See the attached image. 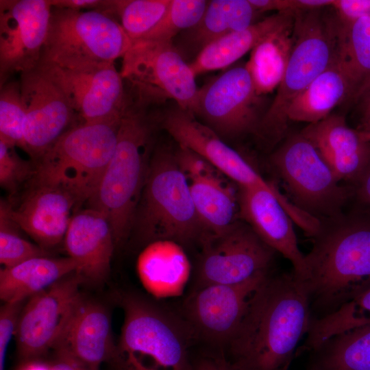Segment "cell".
Listing matches in <instances>:
<instances>
[{
  "mask_svg": "<svg viewBox=\"0 0 370 370\" xmlns=\"http://www.w3.org/2000/svg\"><path fill=\"white\" fill-rule=\"evenodd\" d=\"M174 153L180 169L188 182L225 176L206 159L188 148L179 146Z\"/></svg>",
  "mask_w": 370,
  "mask_h": 370,
  "instance_id": "obj_39",
  "label": "cell"
},
{
  "mask_svg": "<svg viewBox=\"0 0 370 370\" xmlns=\"http://www.w3.org/2000/svg\"><path fill=\"white\" fill-rule=\"evenodd\" d=\"M370 323V288L336 310L312 319L304 349L318 350L331 338Z\"/></svg>",
  "mask_w": 370,
  "mask_h": 370,
  "instance_id": "obj_33",
  "label": "cell"
},
{
  "mask_svg": "<svg viewBox=\"0 0 370 370\" xmlns=\"http://www.w3.org/2000/svg\"><path fill=\"white\" fill-rule=\"evenodd\" d=\"M120 73L138 103L147 106L168 98L193 114L199 92L196 76L173 42H132Z\"/></svg>",
  "mask_w": 370,
  "mask_h": 370,
  "instance_id": "obj_9",
  "label": "cell"
},
{
  "mask_svg": "<svg viewBox=\"0 0 370 370\" xmlns=\"http://www.w3.org/2000/svg\"><path fill=\"white\" fill-rule=\"evenodd\" d=\"M294 18L271 32L251 51L245 66L257 93L278 88L284 75L294 44Z\"/></svg>",
  "mask_w": 370,
  "mask_h": 370,
  "instance_id": "obj_30",
  "label": "cell"
},
{
  "mask_svg": "<svg viewBox=\"0 0 370 370\" xmlns=\"http://www.w3.org/2000/svg\"><path fill=\"white\" fill-rule=\"evenodd\" d=\"M342 23L370 16V0H334L332 6Z\"/></svg>",
  "mask_w": 370,
  "mask_h": 370,
  "instance_id": "obj_42",
  "label": "cell"
},
{
  "mask_svg": "<svg viewBox=\"0 0 370 370\" xmlns=\"http://www.w3.org/2000/svg\"><path fill=\"white\" fill-rule=\"evenodd\" d=\"M258 13L249 0L208 1L198 23L179 34L173 45L184 58H195L214 40L254 24Z\"/></svg>",
  "mask_w": 370,
  "mask_h": 370,
  "instance_id": "obj_25",
  "label": "cell"
},
{
  "mask_svg": "<svg viewBox=\"0 0 370 370\" xmlns=\"http://www.w3.org/2000/svg\"><path fill=\"white\" fill-rule=\"evenodd\" d=\"M115 345L108 310L101 304L82 297L53 350L100 370L103 363L111 361Z\"/></svg>",
  "mask_w": 370,
  "mask_h": 370,
  "instance_id": "obj_21",
  "label": "cell"
},
{
  "mask_svg": "<svg viewBox=\"0 0 370 370\" xmlns=\"http://www.w3.org/2000/svg\"><path fill=\"white\" fill-rule=\"evenodd\" d=\"M76 199L67 191L49 186L32 185L20 204H8V212L17 226L47 250L64 241Z\"/></svg>",
  "mask_w": 370,
  "mask_h": 370,
  "instance_id": "obj_20",
  "label": "cell"
},
{
  "mask_svg": "<svg viewBox=\"0 0 370 370\" xmlns=\"http://www.w3.org/2000/svg\"><path fill=\"white\" fill-rule=\"evenodd\" d=\"M359 110L362 122L370 120V86L358 99Z\"/></svg>",
  "mask_w": 370,
  "mask_h": 370,
  "instance_id": "obj_48",
  "label": "cell"
},
{
  "mask_svg": "<svg viewBox=\"0 0 370 370\" xmlns=\"http://www.w3.org/2000/svg\"><path fill=\"white\" fill-rule=\"evenodd\" d=\"M338 58L349 81L350 100L358 101L370 86V16L341 22Z\"/></svg>",
  "mask_w": 370,
  "mask_h": 370,
  "instance_id": "obj_31",
  "label": "cell"
},
{
  "mask_svg": "<svg viewBox=\"0 0 370 370\" xmlns=\"http://www.w3.org/2000/svg\"><path fill=\"white\" fill-rule=\"evenodd\" d=\"M20 229L12 220L8 203L1 201L0 206V263L3 267H11L29 259L49 256L47 250L23 238Z\"/></svg>",
  "mask_w": 370,
  "mask_h": 370,
  "instance_id": "obj_36",
  "label": "cell"
},
{
  "mask_svg": "<svg viewBox=\"0 0 370 370\" xmlns=\"http://www.w3.org/2000/svg\"><path fill=\"white\" fill-rule=\"evenodd\" d=\"M19 82L25 112L24 151L36 162L74 126L77 115L61 87L40 64L21 73Z\"/></svg>",
  "mask_w": 370,
  "mask_h": 370,
  "instance_id": "obj_15",
  "label": "cell"
},
{
  "mask_svg": "<svg viewBox=\"0 0 370 370\" xmlns=\"http://www.w3.org/2000/svg\"><path fill=\"white\" fill-rule=\"evenodd\" d=\"M314 353L310 370H370V323L331 338Z\"/></svg>",
  "mask_w": 370,
  "mask_h": 370,
  "instance_id": "obj_32",
  "label": "cell"
},
{
  "mask_svg": "<svg viewBox=\"0 0 370 370\" xmlns=\"http://www.w3.org/2000/svg\"><path fill=\"white\" fill-rule=\"evenodd\" d=\"M25 112L19 79L0 86V139L24 150Z\"/></svg>",
  "mask_w": 370,
  "mask_h": 370,
  "instance_id": "obj_37",
  "label": "cell"
},
{
  "mask_svg": "<svg viewBox=\"0 0 370 370\" xmlns=\"http://www.w3.org/2000/svg\"><path fill=\"white\" fill-rule=\"evenodd\" d=\"M121 117L81 123L69 129L34 163L32 185L62 188L76 199L78 206L87 202L113 156Z\"/></svg>",
  "mask_w": 370,
  "mask_h": 370,
  "instance_id": "obj_6",
  "label": "cell"
},
{
  "mask_svg": "<svg viewBox=\"0 0 370 370\" xmlns=\"http://www.w3.org/2000/svg\"><path fill=\"white\" fill-rule=\"evenodd\" d=\"M136 269L144 288L156 297H165L182 291L190 264L182 245L158 240L146 245L138 257Z\"/></svg>",
  "mask_w": 370,
  "mask_h": 370,
  "instance_id": "obj_24",
  "label": "cell"
},
{
  "mask_svg": "<svg viewBox=\"0 0 370 370\" xmlns=\"http://www.w3.org/2000/svg\"><path fill=\"white\" fill-rule=\"evenodd\" d=\"M312 319L308 295L293 272L269 274L224 350L241 370H289Z\"/></svg>",
  "mask_w": 370,
  "mask_h": 370,
  "instance_id": "obj_1",
  "label": "cell"
},
{
  "mask_svg": "<svg viewBox=\"0 0 370 370\" xmlns=\"http://www.w3.org/2000/svg\"><path fill=\"white\" fill-rule=\"evenodd\" d=\"M261 96L245 64L233 67L199 88L193 114L221 138L256 134L261 115Z\"/></svg>",
  "mask_w": 370,
  "mask_h": 370,
  "instance_id": "obj_11",
  "label": "cell"
},
{
  "mask_svg": "<svg viewBox=\"0 0 370 370\" xmlns=\"http://www.w3.org/2000/svg\"><path fill=\"white\" fill-rule=\"evenodd\" d=\"M147 244L171 240L202 243L205 232L192 199L189 182L175 153L158 148L151 156L134 217L132 232Z\"/></svg>",
  "mask_w": 370,
  "mask_h": 370,
  "instance_id": "obj_5",
  "label": "cell"
},
{
  "mask_svg": "<svg viewBox=\"0 0 370 370\" xmlns=\"http://www.w3.org/2000/svg\"><path fill=\"white\" fill-rule=\"evenodd\" d=\"M51 8V0H0V86L39 64Z\"/></svg>",
  "mask_w": 370,
  "mask_h": 370,
  "instance_id": "obj_16",
  "label": "cell"
},
{
  "mask_svg": "<svg viewBox=\"0 0 370 370\" xmlns=\"http://www.w3.org/2000/svg\"><path fill=\"white\" fill-rule=\"evenodd\" d=\"M123 321L110 363L114 370H192L198 339L184 317L134 293L120 297Z\"/></svg>",
  "mask_w": 370,
  "mask_h": 370,
  "instance_id": "obj_3",
  "label": "cell"
},
{
  "mask_svg": "<svg viewBox=\"0 0 370 370\" xmlns=\"http://www.w3.org/2000/svg\"><path fill=\"white\" fill-rule=\"evenodd\" d=\"M334 0H295L296 10L309 11L332 6Z\"/></svg>",
  "mask_w": 370,
  "mask_h": 370,
  "instance_id": "obj_47",
  "label": "cell"
},
{
  "mask_svg": "<svg viewBox=\"0 0 370 370\" xmlns=\"http://www.w3.org/2000/svg\"><path fill=\"white\" fill-rule=\"evenodd\" d=\"M23 301L6 302L0 309V370H5L8 348L15 334Z\"/></svg>",
  "mask_w": 370,
  "mask_h": 370,
  "instance_id": "obj_40",
  "label": "cell"
},
{
  "mask_svg": "<svg viewBox=\"0 0 370 370\" xmlns=\"http://www.w3.org/2000/svg\"><path fill=\"white\" fill-rule=\"evenodd\" d=\"M20 370H51L49 365H45L34 360L27 361Z\"/></svg>",
  "mask_w": 370,
  "mask_h": 370,
  "instance_id": "obj_49",
  "label": "cell"
},
{
  "mask_svg": "<svg viewBox=\"0 0 370 370\" xmlns=\"http://www.w3.org/2000/svg\"><path fill=\"white\" fill-rule=\"evenodd\" d=\"M237 186L239 218L267 245L289 260L294 275L299 278L304 270L305 255L299 248L293 221L278 198L262 188Z\"/></svg>",
  "mask_w": 370,
  "mask_h": 370,
  "instance_id": "obj_19",
  "label": "cell"
},
{
  "mask_svg": "<svg viewBox=\"0 0 370 370\" xmlns=\"http://www.w3.org/2000/svg\"><path fill=\"white\" fill-rule=\"evenodd\" d=\"M192 370H241L223 349L215 348L193 359Z\"/></svg>",
  "mask_w": 370,
  "mask_h": 370,
  "instance_id": "obj_41",
  "label": "cell"
},
{
  "mask_svg": "<svg viewBox=\"0 0 370 370\" xmlns=\"http://www.w3.org/2000/svg\"><path fill=\"white\" fill-rule=\"evenodd\" d=\"M145 108L129 97L114 152L98 188L87 201L88 208L108 219L116 247L132 232L151 158V127Z\"/></svg>",
  "mask_w": 370,
  "mask_h": 370,
  "instance_id": "obj_4",
  "label": "cell"
},
{
  "mask_svg": "<svg viewBox=\"0 0 370 370\" xmlns=\"http://www.w3.org/2000/svg\"><path fill=\"white\" fill-rule=\"evenodd\" d=\"M132 45L114 15L52 6L40 62L65 69L114 63Z\"/></svg>",
  "mask_w": 370,
  "mask_h": 370,
  "instance_id": "obj_8",
  "label": "cell"
},
{
  "mask_svg": "<svg viewBox=\"0 0 370 370\" xmlns=\"http://www.w3.org/2000/svg\"><path fill=\"white\" fill-rule=\"evenodd\" d=\"M208 3L206 0H171L160 23L142 40L173 42L179 34L198 23Z\"/></svg>",
  "mask_w": 370,
  "mask_h": 370,
  "instance_id": "obj_35",
  "label": "cell"
},
{
  "mask_svg": "<svg viewBox=\"0 0 370 370\" xmlns=\"http://www.w3.org/2000/svg\"><path fill=\"white\" fill-rule=\"evenodd\" d=\"M301 134L315 147L338 182L352 184L370 162V143L341 116L330 114L309 124Z\"/></svg>",
  "mask_w": 370,
  "mask_h": 370,
  "instance_id": "obj_23",
  "label": "cell"
},
{
  "mask_svg": "<svg viewBox=\"0 0 370 370\" xmlns=\"http://www.w3.org/2000/svg\"><path fill=\"white\" fill-rule=\"evenodd\" d=\"M171 0H114L116 18L132 42L140 41L156 27Z\"/></svg>",
  "mask_w": 370,
  "mask_h": 370,
  "instance_id": "obj_34",
  "label": "cell"
},
{
  "mask_svg": "<svg viewBox=\"0 0 370 370\" xmlns=\"http://www.w3.org/2000/svg\"><path fill=\"white\" fill-rule=\"evenodd\" d=\"M49 366L51 370H94L68 356L57 354H56L55 360Z\"/></svg>",
  "mask_w": 370,
  "mask_h": 370,
  "instance_id": "obj_46",
  "label": "cell"
},
{
  "mask_svg": "<svg viewBox=\"0 0 370 370\" xmlns=\"http://www.w3.org/2000/svg\"><path fill=\"white\" fill-rule=\"evenodd\" d=\"M357 130L360 132L362 138L370 143V120L361 123Z\"/></svg>",
  "mask_w": 370,
  "mask_h": 370,
  "instance_id": "obj_50",
  "label": "cell"
},
{
  "mask_svg": "<svg viewBox=\"0 0 370 370\" xmlns=\"http://www.w3.org/2000/svg\"><path fill=\"white\" fill-rule=\"evenodd\" d=\"M51 2L54 7L77 11H101L114 16V0H51Z\"/></svg>",
  "mask_w": 370,
  "mask_h": 370,
  "instance_id": "obj_43",
  "label": "cell"
},
{
  "mask_svg": "<svg viewBox=\"0 0 370 370\" xmlns=\"http://www.w3.org/2000/svg\"><path fill=\"white\" fill-rule=\"evenodd\" d=\"M65 93L82 123L120 119L128 102L124 80L113 62L65 69L40 62Z\"/></svg>",
  "mask_w": 370,
  "mask_h": 370,
  "instance_id": "obj_17",
  "label": "cell"
},
{
  "mask_svg": "<svg viewBox=\"0 0 370 370\" xmlns=\"http://www.w3.org/2000/svg\"><path fill=\"white\" fill-rule=\"evenodd\" d=\"M349 79L336 59L317 77L291 103L287 111L288 121L319 122L330 115L332 110L350 100Z\"/></svg>",
  "mask_w": 370,
  "mask_h": 370,
  "instance_id": "obj_28",
  "label": "cell"
},
{
  "mask_svg": "<svg viewBox=\"0 0 370 370\" xmlns=\"http://www.w3.org/2000/svg\"><path fill=\"white\" fill-rule=\"evenodd\" d=\"M16 147L0 139V184L10 193L34 175L35 164L20 157Z\"/></svg>",
  "mask_w": 370,
  "mask_h": 370,
  "instance_id": "obj_38",
  "label": "cell"
},
{
  "mask_svg": "<svg viewBox=\"0 0 370 370\" xmlns=\"http://www.w3.org/2000/svg\"><path fill=\"white\" fill-rule=\"evenodd\" d=\"M78 270L71 258L41 256L0 269V298L3 303L24 301Z\"/></svg>",
  "mask_w": 370,
  "mask_h": 370,
  "instance_id": "obj_26",
  "label": "cell"
},
{
  "mask_svg": "<svg viewBox=\"0 0 370 370\" xmlns=\"http://www.w3.org/2000/svg\"><path fill=\"white\" fill-rule=\"evenodd\" d=\"M352 184L351 197L356 201V207L370 210V162Z\"/></svg>",
  "mask_w": 370,
  "mask_h": 370,
  "instance_id": "obj_44",
  "label": "cell"
},
{
  "mask_svg": "<svg viewBox=\"0 0 370 370\" xmlns=\"http://www.w3.org/2000/svg\"><path fill=\"white\" fill-rule=\"evenodd\" d=\"M269 275L237 284L196 286L184 301L183 317L197 338L225 349Z\"/></svg>",
  "mask_w": 370,
  "mask_h": 370,
  "instance_id": "obj_14",
  "label": "cell"
},
{
  "mask_svg": "<svg viewBox=\"0 0 370 370\" xmlns=\"http://www.w3.org/2000/svg\"><path fill=\"white\" fill-rule=\"evenodd\" d=\"M295 205L319 219L343 213L351 187L340 185L315 147L301 134L289 138L271 156Z\"/></svg>",
  "mask_w": 370,
  "mask_h": 370,
  "instance_id": "obj_10",
  "label": "cell"
},
{
  "mask_svg": "<svg viewBox=\"0 0 370 370\" xmlns=\"http://www.w3.org/2000/svg\"><path fill=\"white\" fill-rule=\"evenodd\" d=\"M226 178L220 176L189 182L193 204L205 232L202 243L226 231L239 217L238 190Z\"/></svg>",
  "mask_w": 370,
  "mask_h": 370,
  "instance_id": "obj_29",
  "label": "cell"
},
{
  "mask_svg": "<svg viewBox=\"0 0 370 370\" xmlns=\"http://www.w3.org/2000/svg\"><path fill=\"white\" fill-rule=\"evenodd\" d=\"M259 12L278 11V12H296L295 0H249Z\"/></svg>",
  "mask_w": 370,
  "mask_h": 370,
  "instance_id": "obj_45",
  "label": "cell"
},
{
  "mask_svg": "<svg viewBox=\"0 0 370 370\" xmlns=\"http://www.w3.org/2000/svg\"><path fill=\"white\" fill-rule=\"evenodd\" d=\"M293 12H278L243 30L231 32L208 45L189 63L195 76L225 69L232 64L273 31L292 20Z\"/></svg>",
  "mask_w": 370,
  "mask_h": 370,
  "instance_id": "obj_27",
  "label": "cell"
},
{
  "mask_svg": "<svg viewBox=\"0 0 370 370\" xmlns=\"http://www.w3.org/2000/svg\"><path fill=\"white\" fill-rule=\"evenodd\" d=\"M341 22L321 10L295 13L294 44L276 95L260 121L256 134L271 144L280 140L292 101L337 58Z\"/></svg>",
  "mask_w": 370,
  "mask_h": 370,
  "instance_id": "obj_7",
  "label": "cell"
},
{
  "mask_svg": "<svg viewBox=\"0 0 370 370\" xmlns=\"http://www.w3.org/2000/svg\"><path fill=\"white\" fill-rule=\"evenodd\" d=\"M64 243L85 282L99 284L107 279L116 246L111 226L103 214L90 208L75 212Z\"/></svg>",
  "mask_w": 370,
  "mask_h": 370,
  "instance_id": "obj_22",
  "label": "cell"
},
{
  "mask_svg": "<svg viewBox=\"0 0 370 370\" xmlns=\"http://www.w3.org/2000/svg\"><path fill=\"white\" fill-rule=\"evenodd\" d=\"M201 245L197 286L237 284L267 274L275 254L248 224L239 221Z\"/></svg>",
  "mask_w": 370,
  "mask_h": 370,
  "instance_id": "obj_12",
  "label": "cell"
},
{
  "mask_svg": "<svg viewBox=\"0 0 370 370\" xmlns=\"http://www.w3.org/2000/svg\"><path fill=\"white\" fill-rule=\"evenodd\" d=\"M84 282L75 271L28 299L14 334L21 358L35 360L53 349L83 297L79 288Z\"/></svg>",
  "mask_w": 370,
  "mask_h": 370,
  "instance_id": "obj_13",
  "label": "cell"
},
{
  "mask_svg": "<svg viewBox=\"0 0 370 370\" xmlns=\"http://www.w3.org/2000/svg\"><path fill=\"white\" fill-rule=\"evenodd\" d=\"M321 222L304 272L296 277L319 317L370 288V210L356 207Z\"/></svg>",
  "mask_w": 370,
  "mask_h": 370,
  "instance_id": "obj_2",
  "label": "cell"
},
{
  "mask_svg": "<svg viewBox=\"0 0 370 370\" xmlns=\"http://www.w3.org/2000/svg\"><path fill=\"white\" fill-rule=\"evenodd\" d=\"M163 128L179 146L195 152L237 186L260 187L272 193L278 188L262 177L236 150L192 112L178 106L166 112Z\"/></svg>",
  "mask_w": 370,
  "mask_h": 370,
  "instance_id": "obj_18",
  "label": "cell"
}]
</instances>
